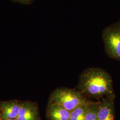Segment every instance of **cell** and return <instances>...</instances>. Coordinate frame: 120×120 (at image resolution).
Here are the masks:
<instances>
[{"label":"cell","mask_w":120,"mask_h":120,"mask_svg":"<svg viewBox=\"0 0 120 120\" xmlns=\"http://www.w3.org/2000/svg\"><path fill=\"white\" fill-rule=\"evenodd\" d=\"M77 90L87 98L115 97L111 76L100 68H89L83 71L79 76Z\"/></svg>","instance_id":"obj_1"},{"label":"cell","mask_w":120,"mask_h":120,"mask_svg":"<svg viewBox=\"0 0 120 120\" xmlns=\"http://www.w3.org/2000/svg\"><path fill=\"white\" fill-rule=\"evenodd\" d=\"M90 101L79 90L64 87L54 90L50 95L48 103L59 105L71 112Z\"/></svg>","instance_id":"obj_2"},{"label":"cell","mask_w":120,"mask_h":120,"mask_svg":"<svg viewBox=\"0 0 120 120\" xmlns=\"http://www.w3.org/2000/svg\"><path fill=\"white\" fill-rule=\"evenodd\" d=\"M102 40L105 50L109 56L120 60V30L107 28L103 31Z\"/></svg>","instance_id":"obj_3"},{"label":"cell","mask_w":120,"mask_h":120,"mask_svg":"<svg viewBox=\"0 0 120 120\" xmlns=\"http://www.w3.org/2000/svg\"><path fill=\"white\" fill-rule=\"evenodd\" d=\"M115 98L106 97L97 102L98 120H115Z\"/></svg>","instance_id":"obj_4"},{"label":"cell","mask_w":120,"mask_h":120,"mask_svg":"<svg viewBox=\"0 0 120 120\" xmlns=\"http://www.w3.org/2000/svg\"><path fill=\"white\" fill-rule=\"evenodd\" d=\"M18 120H40L37 104L30 101L21 102L18 113Z\"/></svg>","instance_id":"obj_5"},{"label":"cell","mask_w":120,"mask_h":120,"mask_svg":"<svg viewBox=\"0 0 120 120\" xmlns=\"http://www.w3.org/2000/svg\"><path fill=\"white\" fill-rule=\"evenodd\" d=\"M21 102L16 100L0 101V118L2 120L17 118Z\"/></svg>","instance_id":"obj_6"},{"label":"cell","mask_w":120,"mask_h":120,"mask_svg":"<svg viewBox=\"0 0 120 120\" xmlns=\"http://www.w3.org/2000/svg\"><path fill=\"white\" fill-rule=\"evenodd\" d=\"M70 112L56 104L48 103L46 110L49 120H69Z\"/></svg>","instance_id":"obj_7"},{"label":"cell","mask_w":120,"mask_h":120,"mask_svg":"<svg viewBox=\"0 0 120 120\" xmlns=\"http://www.w3.org/2000/svg\"><path fill=\"white\" fill-rule=\"evenodd\" d=\"M91 102L90 101L70 112L69 120H84Z\"/></svg>","instance_id":"obj_8"},{"label":"cell","mask_w":120,"mask_h":120,"mask_svg":"<svg viewBox=\"0 0 120 120\" xmlns=\"http://www.w3.org/2000/svg\"><path fill=\"white\" fill-rule=\"evenodd\" d=\"M84 120H98L97 115V102L91 101Z\"/></svg>","instance_id":"obj_9"},{"label":"cell","mask_w":120,"mask_h":120,"mask_svg":"<svg viewBox=\"0 0 120 120\" xmlns=\"http://www.w3.org/2000/svg\"><path fill=\"white\" fill-rule=\"evenodd\" d=\"M11 0L13 2H17L21 4L28 5V4H31L35 0Z\"/></svg>","instance_id":"obj_10"},{"label":"cell","mask_w":120,"mask_h":120,"mask_svg":"<svg viewBox=\"0 0 120 120\" xmlns=\"http://www.w3.org/2000/svg\"><path fill=\"white\" fill-rule=\"evenodd\" d=\"M18 120L17 118H16V119H7V120Z\"/></svg>","instance_id":"obj_11"},{"label":"cell","mask_w":120,"mask_h":120,"mask_svg":"<svg viewBox=\"0 0 120 120\" xmlns=\"http://www.w3.org/2000/svg\"><path fill=\"white\" fill-rule=\"evenodd\" d=\"M0 120H1V118H0Z\"/></svg>","instance_id":"obj_12"}]
</instances>
